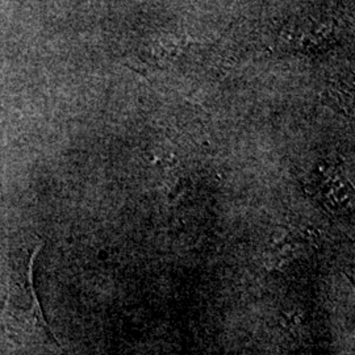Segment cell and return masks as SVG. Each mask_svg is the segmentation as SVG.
Masks as SVG:
<instances>
[{"instance_id": "1", "label": "cell", "mask_w": 355, "mask_h": 355, "mask_svg": "<svg viewBox=\"0 0 355 355\" xmlns=\"http://www.w3.org/2000/svg\"><path fill=\"white\" fill-rule=\"evenodd\" d=\"M42 246V243L37 245L28 255L26 265L17 267L10 277L8 293L1 311V324L16 343L61 349V345L44 318L35 290L33 265Z\"/></svg>"}]
</instances>
